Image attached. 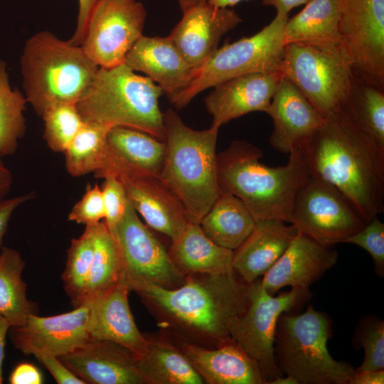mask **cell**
<instances>
[{
  "label": "cell",
  "mask_w": 384,
  "mask_h": 384,
  "mask_svg": "<svg viewBox=\"0 0 384 384\" xmlns=\"http://www.w3.org/2000/svg\"><path fill=\"white\" fill-rule=\"evenodd\" d=\"M250 284L235 271L195 274L174 289L146 284L135 292L159 331L171 339L205 348L233 341V329L249 302Z\"/></svg>",
  "instance_id": "1"
},
{
  "label": "cell",
  "mask_w": 384,
  "mask_h": 384,
  "mask_svg": "<svg viewBox=\"0 0 384 384\" xmlns=\"http://www.w3.org/2000/svg\"><path fill=\"white\" fill-rule=\"evenodd\" d=\"M299 148L310 174L339 190L367 223L384 211V149L343 107Z\"/></svg>",
  "instance_id": "2"
},
{
  "label": "cell",
  "mask_w": 384,
  "mask_h": 384,
  "mask_svg": "<svg viewBox=\"0 0 384 384\" xmlns=\"http://www.w3.org/2000/svg\"><path fill=\"white\" fill-rule=\"evenodd\" d=\"M262 151L235 140L217 154L220 191L240 199L257 220L278 219L288 223L294 198L310 175L300 148L289 153L286 165L270 167L260 161Z\"/></svg>",
  "instance_id": "3"
},
{
  "label": "cell",
  "mask_w": 384,
  "mask_h": 384,
  "mask_svg": "<svg viewBox=\"0 0 384 384\" xmlns=\"http://www.w3.org/2000/svg\"><path fill=\"white\" fill-rule=\"evenodd\" d=\"M166 154L159 178L183 208L188 220L200 224L220 193L217 176L219 128L193 129L173 109L164 112Z\"/></svg>",
  "instance_id": "4"
},
{
  "label": "cell",
  "mask_w": 384,
  "mask_h": 384,
  "mask_svg": "<svg viewBox=\"0 0 384 384\" xmlns=\"http://www.w3.org/2000/svg\"><path fill=\"white\" fill-rule=\"evenodd\" d=\"M20 64L24 95L40 117L55 105L77 104L99 69L80 46L48 31L26 41Z\"/></svg>",
  "instance_id": "5"
},
{
  "label": "cell",
  "mask_w": 384,
  "mask_h": 384,
  "mask_svg": "<svg viewBox=\"0 0 384 384\" xmlns=\"http://www.w3.org/2000/svg\"><path fill=\"white\" fill-rule=\"evenodd\" d=\"M162 94L151 79L136 74L123 63L99 68L76 106L85 122L129 127L164 141V113L159 105Z\"/></svg>",
  "instance_id": "6"
},
{
  "label": "cell",
  "mask_w": 384,
  "mask_h": 384,
  "mask_svg": "<svg viewBox=\"0 0 384 384\" xmlns=\"http://www.w3.org/2000/svg\"><path fill=\"white\" fill-rule=\"evenodd\" d=\"M332 332L329 315L312 306L300 314H282L274 344L280 371L293 377L298 384H348L356 368L331 356L327 342Z\"/></svg>",
  "instance_id": "7"
},
{
  "label": "cell",
  "mask_w": 384,
  "mask_h": 384,
  "mask_svg": "<svg viewBox=\"0 0 384 384\" xmlns=\"http://www.w3.org/2000/svg\"><path fill=\"white\" fill-rule=\"evenodd\" d=\"M288 15L276 14L257 33L217 48L194 69L189 84L168 97L175 108L186 107L202 91L234 77L257 72L279 71L285 43L284 28Z\"/></svg>",
  "instance_id": "8"
},
{
  "label": "cell",
  "mask_w": 384,
  "mask_h": 384,
  "mask_svg": "<svg viewBox=\"0 0 384 384\" xmlns=\"http://www.w3.org/2000/svg\"><path fill=\"white\" fill-rule=\"evenodd\" d=\"M279 72L324 118L343 107L353 75L343 42L286 44Z\"/></svg>",
  "instance_id": "9"
},
{
  "label": "cell",
  "mask_w": 384,
  "mask_h": 384,
  "mask_svg": "<svg viewBox=\"0 0 384 384\" xmlns=\"http://www.w3.org/2000/svg\"><path fill=\"white\" fill-rule=\"evenodd\" d=\"M119 253L121 277L130 291L146 284L166 289L186 279L174 265L161 242L139 218L130 201L124 215L110 229Z\"/></svg>",
  "instance_id": "10"
},
{
  "label": "cell",
  "mask_w": 384,
  "mask_h": 384,
  "mask_svg": "<svg viewBox=\"0 0 384 384\" xmlns=\"http://www.w3.org/2000/svg\"><path fill=\"white\" fill-rule=\"evenodd\" d=\"M288 223L328 246L343 243L367 223L339 190L311 174L294 198Z\"/></svg>",
  "instance_id": "11"
},
{
  "label": "cell",
  "mask_w": 384,
  "mask_h": 384,
  "mask_svg": "<svg viewBox=\"0 0 384 384\" xmlns=\"http://www.w3.org/2000/svg\"><path fill=\"white\" fill-rule=\"evenodd\" d=\"M308 292L292 289L277 297L262 286L260 278L250 284L247 309L235 325L232 338L260 366L265 384L282 375L274 358V339L279 316L306 300Z\"/></svg>",
  "instance_id": "12"
},
{
  "label": "cell",
  "mask_w": 384,
  "mask_h": 384,
  "mask_svg": "<svg viewBox=\"0 0 384 384\" xmlns=\"http://www.w3.org/2000/svg\"><path fill=\"white\" fill-rule=\"evenodd\" d=\"M146 18L141 1L99 0L89 16L80 46L99 68L122 65L143 35Z\"/></svg>",
  "instance_id": "13"
},
{
  "label": "cell",
  "mask_w": 384,
  "mask_h": 384,
  "mask_svg": "<svg viewBox=\"0 0 384 384\" xmlns=\"http://www.w3.org/2000/svg\"><path fill=\"white\" fill-rule=\"evenodd\" d=\"M341 41L353 73L384 88V0H338Z\"/></svg>",
  "instance_id": "14"
},
{
  "label": "cell",
  "mask_w": 384,
  "mask_h": 384,
  "mask_svg": "<svg viewBox=\"0 0 384 384\" xmlns=\"http://www.w3.org/2000/svg\"><path fill=\"white\" fill-rule=\"evenodd\" d=\"M88 305L50 316L29 315L20 326H11L9 334L14 347L25 355L61 357L90 339L87 330Z\"/></svg>",
  "instance_id": "15"
},
{
  "label": "cell",
  "mask_w": 384,
  "mask_h": 384,
  "mask_svg": "<svg viewBox=\"0 0 384 384\" xmlns=\"http://www.w3.org/2000/svg\"><path fill=\"white\" fill-rule=\"evenodd\" d=\"M165 154L164 141L138 129L112 127L107 133L102 166L94 176L159 177Z\"/></svg>",
  "instance_id": "16"
},
{
  "label": "cell",
  "mask_w": 384,
  "mask_h": 384,
  "mask_svg": "<svg viewBox=\"0 0 384 384\" xmlns=\"http://www.w3.org/2000/svg\"><path fill=\"white\" fill-rule=\"evenodd\" d=\"M182 13L169 37L193 69L200 67L218 48L222 37L242 21L233 9L217 7L208 1Z\"/></svg>",
  "instance_id": "17"
},
{
  "label": "cell",
  "mask_w": 384,
  "mask_h": 384,
  "mask_svg": "<svg viewBox=\"0 0 384 384\" xmlns=\"http://www.w3.org/2000/svg\"><path fill=\"white\" fill-rule=\"evenodd\" d=\"M334 246L322 245L301 232L260 279L265 289L273 295L286 287L309 292V287L337 263Z\"/></svg>",
  "instance_id": "18"
},
{
  "label": "cell",
  "mask_w": 384,
  "mask_h": 384,
  "mask_svg": "<svg viewBox=\"0 0 384 384\" xmlns=\"http://www.w3.org/2000/svg\"><path fill=\"white\" fill-rule=\"evenodd\" d=\"M282 78L279 71L240 75L217 85L205 98L211 126L219 128L252 112H267Z\"/></svg>",
  "instance_id": "19"
},
{
  "label": "cell",
  "mask_w": 384,
  "mask_h": 384,
  "mask_svg": "<svg viewBox=\"0 0 384 384\" xmlns=\"http://www.w3.org/2000/svg\"><path fill=\"white\" fill-rule=\"evenodd\" d=\"M137 357L119 343L90 338L58 358L86 384H146L139 370Z\"/></svg>",
  "instance_id": "20"
},
{
  "label": "cell",
  "mask_w": 384,
  "mask_h": 384,
  "mask_svg": "<svg viewBox=\"0 0 384 384\" xmlns=\"http://www.w3.org/2000/svg\"><path fill=\"white\" fill-rule=\"evenodd\" d=\"M266 113L273 124L270 144L284 154L299 148L324 121L302 92L283 77Z\"/></svg>",
  "instance_id": "21"
},
{
  "label": "cell",
  "mask_w": 384,
  "mask_h": 384,
  "mask_svg": "<svg viewBox=\"0 0 384 384\" xmlns=\"http://www.w3.org/2000/svg\"><path fill=\"white\" fill-rule=\"evenodd\" d=\"M130 292L127 284L119 280L87 300V330L91 339L111 341L141 356L147 341L132 314L128 299Z\"/></svg>",
  "instance_id": "22"
},
{
  "label": "cell",
  "mask_w": 384,
  "mask_h": 384,
  "mask_svg": "<svg viewBox=\"0 0 384 384\" xmlns=\"http://www.w3.org/2000/svg\"><path fill=\"white\" fill-rule=\"evenodd\" d=\"M124 64L134 72L144 73L168 97L185 88L194 71L169 36L142 35L128 52Z\"/></svg>",
  "instance_id": "23"
},
{
  "label": "cell",
  "mask_w": 384,
  "mask_h": 384,
  "mask_svg": "<svg viewBox=\"0 0 384 384\" xmlns=\"http://www.w3.org/2000/svg\"><path fill=\"white\" fill-rule=\"evenodd\" d=\"M172 341L204 383L265 384L258 363L235 341L216 348H205Z\"/></svg>",
  "instance_id": "24"
},
{
  "label": "cell",
  "mask_w": 384,
  "mask_h": 384,
  "mask_svg": "<svg viewBox=\"0 0 384 384\" xmlns=\"http://www.w3.org/2000/svg\"><path fill=\"white\" fill-rule=\"evenodd\" d=\"M297 233L293 225L281 220L256 221L250 235L233 251V270L246 283L255 282L279 260Z\"/></svg>",
  "instance_id": "25"
},
{
  "label": "cell",
  "mask_w": 384,
  "mask_h": 384,
  "mask_svg": "<svg viewBox=\"0 0 384 384\" xmlns=\"http://www.w3.org/2000/svg\"><path fill=\"white\" fill-rule=\"evenodd\" d=\"M127 197L146 225L170 240L190 222L181 204L159 177H122Z\"/></svg>",
  "instance_id": "26"
},
{
  "label": "cell",
  "mask_w": 384,
  "mask_h": 384,
  "mask_svg": "<svg viewBox=\"0 0 384 384\" xmlns=\"http://www.w3.org/2000/svg\"><path fill=\"white\" fill-rule=\"evenodd\" d=\"M168 252L174 265L186 277L233 271V250L214 243L197 223L189 222L176 238L171 240Z\"/></svg>",
  "instance_id": "27"
},
{
  "label": "cell",
  "mask_w": 384,
  "mask_h": 384,
  "mask_svg": "<svg viewBox=\"0 0 384 384\" xmlns=\"http://www.w3.org/2000/svg\"><path fill=\"white\" fill-rule=\"evenodd\" d=\"M145 352L137 357L139 370L146 384H203L197 373L179 347L159 331L144 334Z\"/></svg>",
  "instance_id": "28"
},
{
  "label": "cell",
  "mask_w": 384,
  "mask_h": 384,
  "mask_svg": "<svg viewBox=\"0 0 384 384\" xmlns=\"http://www.w3.org/2000/svg\"><path fill=\"white\" fill-rule=\"evenodd\" d=\"M255 224L256 220L240 199L220 191L199 225L214 243L234 251L250 235Z\"/></svg>",
  "instance_id": "29"
},
{
  "label": "cell",
  "mask_w": 384,
  "mask_h": 384,
  "mask_svg": "<svg viewBox=\"0 0 384 384\" xmlns=\"http://www.w3.org/2000/svg\"><path fill=\"white\" fill-rule=\"evenodd\" d=\"M284 28V43L324 45L342 42L338 0H309Z\"/></svg>",
  "instance_id": "30"
},
{
  "label": "cell",
  "mask_w": 384,
  "mask_h": 384,
  "mask_svg": "<svg viewBox=\"0 0 384 384\" xmlns=\"http://www.w3.org/2000/svg\"><path fill=\"white\" fill-rule=\"evenodd\" d=\"M26 262L16 250H0V314L11 326L22 325L30 314H37V305L27 297V284L22 279Z\"/></svg>",
  "instance_id": "31"
},
{
  "label": "cell",
  "mask_w": 384,
  "mask_h": 384,
  "mask_svg": "<svg viewBox=\"0 0 384 384\" xmlns=\"http://www.w3.org/2000/svg\"><path fill=\"white\" fill-rule=\"evenodd\" d=\"M356 125L384 149V90L354 74L343 106Z\"/></svg>",
  "instance_id": "32"
},
{
  "label": "cell",
  "mask_w": 384,
  "mask_h": 384,
  "mask_svg": "<svg viewBox=\"0 0 384 384\" xmlns=\"http://www.w3.org/2000/svg\"><path fill=\"white\" fill-rule=\"evenodd\" d=\"M112 127L83 122L64 151L65 166L73 177L97 171L102 164L107 136Z\"/></svg>",
  "instance_id": "33"
},
{
  "label": "cell",
  "mask_w": 384,
  "mask_h": 384,
  "mask_svg": "<svg viewBox=\"0 0 384 384\" xmlns=\"http://www.w3.org/2000/svg\"><path fill=\"white\" fill-rule=\"evenodd\" d=\"M93 257L84 303L114 285L121 277L117 245L104 220L93 225Z\"/></svg>",
  "instance_id": "34"
},
{
  "label": "cell",
  "mask_w": 384,
  "mask_h": 384,
  "mask_svg": "<svg viewBox=\"0 0 384 384\" xmlns=\"http://www.w3.org/2000/svg\"><path fill=\"white\" fill-rule=\"evenodd\" d=\"M27 100L16 87L10 85L6 63L0 59V154L11 155L26 131L23 111Z\"/></svg>",
  "instance_id": "35"
},
{
  "label": "cell",
  "mask_w": 384,
  "mask_h": 384,
  "mask_svg": "<svg viewBox=\"0 0 384 384\" xmlns=\"http://www.w3.org/2000/svg\"><path fill=\"white\" fill-rule=\"evenodd\" d=\"M93 252V225H86L83 233L71 240L62 274L65 291L74 307L84 303Z\"/></svg>",
  "instance_id": "36"
},
{
  "label": "cell",
  "mask_w": 384,
  "mask_h": 384,
  "mask_svg": "<svg viewBox=\"0 0 384 384\" xmlns=\"http://www.w3.org/2000/svg\"><path fill=\"white\" fill-rule=\"evenodd\" d=\"M41 117L44 123L43 139L47 146L57 153H64L84 122L74 103L52 106Z\"/></svg>",
  "instance_id": "37"
},
{
  "label": "cell",
  "mask_w": 384,
  "mask_h": 384,
  "mask_svg": "<svg viewBox=\"0 0 384 384\" xmlns=\"http://www.w3.org/2000/svg\"><path fill=\"white\" fill-rule=\"evenodd\" d=\"M355 348H363L364 358L356 371L384 370V321L376 316L362 318L353 338Z\"/></svg>",
  "instance_id": "38"
},
{
  "label": "cell",
  "mask_w": 384,
  "mask_h": 384,
  "mask_svg": "<svg viewBox=\"0 0 384 384\" xmlns=\"http://www.w3.org/2000/svg\"><path fill=\"white\" fill-rule=\"evenodd\" d=\"M343 243H350L366 250L372 257L375 274L384 275V224L378 216L373 218L358 232L349 236Z\"/></svg>",
  "instance_id": "39"
},
{
  "label": "cell",
  "mask_w": 384,
  "mask_h": 384,
  "mask_svg": "<svg viewBox=\"0 0 384 384\" xmlns=\"http://www.w3.org/2000/svg\"><path fill=\"white\" fill-rule=\"evenodd\" d=\"M68 220L86 225H95L105 220V209L101 187L87 183L85 193L73 206Z\"/></svg>",
  "instance_id": "40"
},
{
  "label": "cell",
  "mask_w": 384,
  "mask_h": 384,
  "mask_svg": "<svg viewBox=\"0 0 384 384\" xmlns=\"http://www.w3.org/2000/svg\"><path fill=\"white\" fill-rule=\"evenodd\" d=\"M101 186L105 209V222L112 228L122 217L128 203V197L122 181L112 176L106 177Z\"/></svg>",
  "instance_id": "41"
},
{
  "label": "cell",
  "mask_w": 384,
  "mask_h": 384,
  "mask_svg": "<svg viewBox=\"0 0 384 384\" xmlns=\"http://www.w3.org/2000/svg\"><path fill=\"white\" fill-rule=\"evenodd\" d=\"M37 360L49 371L58 384H86V383L70 370L58 357L39 355Z\"/></svg>",
  "instance_id": "42"
},
{
  "label": "cell",
  "mask_w": 384,
  "mask_h": 384,
  "mask_svg": "<svg viewBox=\"0 0 384 384\" xmlns=\"http://www.w3.org/2000/svg\"><path fill=\"white\" fill-rule=\"evenodd\" d=\"M33 192L0 201V250L10 218L16 209L23 203L34 198Z\"/></svg>",
  "instance_id": "43"
},
{
  "label": "cell",
  "mask_w": 384,
  "mask_h": 384,
  "mask_svg": "<svg viewBox=\"0 0 384 384\" xmlns=\"http://www.w3.org/2000/svg\"><path fill=\"white\" fill-rule=\"evenodd\" d=\"M43 382L41 373L29 363L17 365L9 377V383L11 384H41Z\"/></svg>",
  "instance_id": "44"
},
{
  "label": "cell",
  "mask_w": 384,
  "mask_h": 384,
  "mask_svg": "<svg viewBox=\"0 0 384 384\" xmlns=\"http://www.w3.org/2000/svg\"><path fill=\"white\" fill-rule=\"evenodd\" d=\"M99 0H78L79 8L77 26L74 34L68 41L76 46H80L84 34L89 16Z\"/></svg>",
  "instance_id": "45"
},
{
  "label": "cell",
  "mask_w": 384,
  "mask_h": 384,
  "mask_svg": "<svg viewBox=\"0 0 384 384\" xmlns=\"http://www.w3.org/2000/svg\"><path fill=\"white\" fill-rule=\"evenodd\" d=\"M384 370L356 371L348 384H383Z\"/></svg>",
  "instance_id": "46"
},
{
  "label": "cell",
  "mask_w": 384,
  "mask_h": 384,
  "mask_svg": "<svg viewBox=\"0 0 384 384\" xmlns=\"http://www.w3.org/2000/svg\"><path fill=\"white\" fill-rule=\"evenodd\" d=\"M309 0H262V4L272 6L276 9L277 14L288 15L294 8L305 4Z\"/></svg>",
  "instance_id": "47"
},
{
  "label": "cell",
  "mask_w": 384,
  "mask_h": 384,
  "mask_svg": "<svg viewBox=\"0 0 384 384\" xmlns=\"http://www.w3.org/2000/svg\"><path fill=\"white\" fill-rule=\"evenodd\" d=\"M2 157L0 154V201L5 198L13 182L12 174L5 166Z\"/></svg>",
  "instance_id": "48"
},
{
  "label": "cell",
  "mask_w": 384,
  "mask_h": 384,
  "mask_svg": "<svg viewBox=\"0 0 384 384\" xmlns=\"http://www.w3.org/2000/svg\"><path fill=\"white\" fill-rule=\"evenodd\" d=\"M11 327L4 316L0 314V384L3 383L2 366L4 359L6 337Z\"/></svg>",
  "instance_id": "49"
},
{
  "label": "cell",
  "mask_w": 384,
  "mask_h": 384,
  "mask_svg": "<svg viewBox=\"0 0 384 384\" xmlns=\"http://www.w3.org/2000/svg\"><path fill=\"white\" fill-rule=\"evenodd\" d=\"M242 1L246 0H208V1L212 5L223 8H229L233 6Z\"/></svg>",
  "instance_id": "50"
},
{
  "label": "cell",
  "mask_w": 384,
  "mask_h": 384,
  "mask_svg": "<svg viewBox=\"0 0 384 384\" xmlns=\"http://www.w3.org/2000/svg\"><path fill=\"white\" fill-rule=\"evenodd\" d=\"M269 384H298L296 379L290 375L278 376L273 379Z\"/></svg>",
  "instance_id": "51"
},
{
  "label": "cell",
  "mask_w": 384,
  "mask_h": 384,
  "mask_svg": "<svg viewBox=\"0 0 384 384\" xmlns=\"http://www.w3.org/2000/svg\"><path fill=\"white\" fill-rule=\"evenodd\" d=\"M207 1L208 0H178V2L181 11L183 12L191 6Z\"/></svg>",
  "instance_id": "52"
}]
</instances>
